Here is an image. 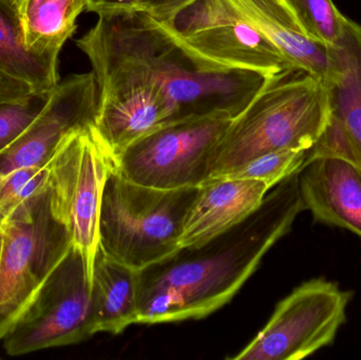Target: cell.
Wrapping results in <instances>:
<instances>
[{
  "label": "cell",
  "instance_id": "obj_13",
  "mask_svg": "<svg viewBox=\"0 0 361 360\" xmlns=\"http://www.w3.org/2000/svg\"><path fill=\"white\" fill-rule=\"evenodd\" d=\"M305 211L315 223L350 230L361 238V168L334 156L309 159L298 173Z\"/></svg>",
  "mask_w": 361,
  "mask_h": 360
},
{
  "label": "cell",
  "instance_id": "obj_21",
  "mask_svg": "<svg viewBox=\"0 0 361 360\" xmlns=\"http://www.w3.org/2000/svg\"><path fill=\"white\" fill-rule=\"evenodd\" d=\"M48 163L19 169L0 179V219L47 187Z\"/></svg>",
  "mask_w": 361,
  "mask_h": 360
},
{
  "label": "cell",
  "instance_id": "obj_17",
  "mask_svg": "<svg viewBox=\"0 0 361 360\" xmlns=\"http://www.w3.org/2000/svg\"><path fill=\"white\" fill-rule=\"evenodd\" d=\"M59 53H42L25 44L15 0H0V70L27 82L36 93L59 85Z\"/></svg>",
  "mask_w": 361,
  "mask_h": 360
},
{
  "label": "cell",
  "instance_id": "obj_20",
  "mask_svg": "<svg viewBox=\"0 0 361 360\" xmlns=\"http://www.w3.org/2000/svg\"><path fill=\"white\" fill-rule=\"evenodd\" d=\"M309 152L310 150L305 149L267 152L252 159L224 178L258 180L271 190L290 175L299 173L307 162Z\"/></svg>",
  "mask_w": 361,
  "mask_h": 360
},
{
  "label": "cell",
  "instance_id": "obj_5",
  "mask_svg": "<svg viewBox=\"0 0 361 360\" xmlns=\"http://www.w3.org/2000/svg\"><path fill=\"white\" fill-rule=\"evenodd\" d=\"M0 235L2 342L73 245L51 213L47 187L0 219Z\"/></svg>",
  "mask_w": 361,
  "mask_h": 360
},
{
  "label": "cell",
  "instance_id": "obj_4",
  "mask_svg": "<svg viewBox=\"0 0 361 360\" xmlns=\"http://www.w3.org/2000/svg\"><path fill=\"white\" fill-rule=\"evenodd\" d=\"M199 190L148 187L112 165L102 197L99 249L137 271L165 259L180 249L183 224Z\"/></svg>",
  "mask_w": 361,
  "mask_h": 360
},
{
  "label": "cell",
  "instance_id": "obj_14",
  "mask_svg": "<svg viewBox=\"0 0 361 360\" xmlns=\"http://www.w3.org/2000/svg\"><path fill=\"white\" fill-rule=\"evenodd\" d=\"M271 188L258 180L221 178L200 186L183 224L180 247L203 244L247 219Z\"/></svg>",
  "mask_w": 361,
  "mask_h": 360
},
{
  "label": "cell",
  "instance_id": "obj_10",
  "mask_svg": "<svg viewBox=\"0 0 361 360\" xmlns=\"http://www.w3.org/2000/svg\"><path fill=\"white\" fill-rule=\"evenodd\" d=\"M162 23L189 50L216 65L269 76L299 70L231 0H195Z\"/></svg>",
  "mask_w": 361,
  "mask_h": 360
},
{
  "label": "cell",
  "instance_id": "obj_22",
  "mask_svg": "<svg viewBox=\"0 0 361 360\" xmlns=\"http://www.w3.org/2000/svg\"><path fill=\"white\" fill-rule=\"evenodd\" d=\"M49 93H35L27 99L0 105V150L12 144L37 118Z\"/></svg>",
  "mask_w": 361,
  "mask_h": 360
},
{
  "label": "cell",
  "instance_id": "obj_2",
  "mask_svg": "<svg viewBox=\"0 0 361 360\" xmlns=\"http://www.w3.org/2000/svg\"><path fill=\"white\" fill-rule=\"evenodd\" d=\"M303 211L297 173L235 228L139 271L137 323L202 319L228 304Z\"/></svg>",
  "mask_w": 361,
  "mask_h": 360
},
{
  "label": "cell",
  "instance_id": "obj_3",
  "mask_svg": "<svg viewBox=\"0 0 361 360\" xmlns=\"http://www.w3.org/2000/svg\"><path fill=\"white\" fill-rule=\"evenodd\" d=\"M329 120L330 93L324 80L303 70L271 78L231 120L212 154L208 181L226 177L267 152L311 149Z\"/></svg>",
  "mask_w": 361,
  "mask_h": 360
},
{
  "label": "cell",
  "instance_id": "obj_12",
  "mask_svg": "<svg viewBox=\"0 0 361 360\" xmlns=\"http://www.w3.org/2000/svg\"><path fill=\"white\" fill-rule=\"evenodd\" d=\"M337 69L326 84L330 120L309 159L334 156L361 168V25L348 18L336 46Z\"/></svg>",
  "mask_w": 361,
  "mask_h": 360
},
{
  "label": "cell",
  "instance_id": "obj_11",
  "mask_svg": "<svg viewBox=\"0 0 361 360\" xmlns=\"http://www.w3.org/2000/svg\"><path fill=\"white\" fill-rule=\"evenodd\" d=\"M97 109L99 92L92 72L59 82L37 118L0 150V179L21 168L47 164L63 137L95 124Z\"/></svg>",
  "mask_w": 361,
  "mask_h": 360
},
{
  "label": "cell",
  "instance_id": "obj_15",
  "mask_svg": "<svg viewBox=\"0 0 361 360\" xmlns=\"http://www.w3.org/2000/svg\"><path fill=\"white\" fill-rule=\"evenodd\" d=\"M244 17L275 44L295 69L324 80L336 71V46L307 37L288 0H231Z\"/></svg>",
  "mask_w": 361,
  "mask_h": 360
},
{
  "label": "cell",
  "instance_id": "obj_18",
  "mask_svg": "<svg viewBox=\"0 0 361 360\" xmlns=\"http://www.w3.org/2000/svg\"><path fill=\"white\" fill-rule=\"evenodd\" d=\"M25 44L42 53H61L76 31L84 0H15Z\"/></svg>",
  "mask_w": 361,
  "mask_h": 360
},
{
  "label": "cell",
  "instance_id": "obj_16",
  "mask_svg": "<svg viewBox=\"0 0 361 360\" xmlns=\"http://www.w3.org/2000/svg\"><path fill=\"white\" fill-rule=\"evenodd\" d=\"M91 304L95 334L114 335L139 321V271L97 249L91 279Z\"/></svg>",
  "mask_w": 361,
  "mask_h": 360
},
{
  "label": "cell",
  "instance_id": "obj_23",
  "mask_svg": "<svg viewBox=\"0 0 361 360\" xmlns=\"http://www.w3.org/2000/svg\"><path fill=\"white\" fill-rule=\"evenodd\" d=\"M35 93L27 82L0 70V105L21 101Z\"/></svg>",
  "mask_w": 361,
  "mask_h": 360
},
{
  "label": "cell",
  "instance_id": "obj_7",
  "mask_svg": "<svg viewBox=\"0 0 361 360\" xmlns=\"http://www.w3.org/2000/svg\"><path fill=\"white\" fill-rule=\"evenodd\" d=\"M233 118L171 123L144 135L114 159L123 177L158 190L197 187L209 180L212 154Z\"/></svg>",
  "mask_w": 361,
  "mask_h": 360
},
{
  "label": "cell",
  "instance_id": "obj_25",
  "mask_svg": "<svg viewBox=\"0 0 361 360\" xmlns=\"http://www.w3.org/2000/svg\"><path fill=\"white\" fill-rule=\"evenodd\" d=\"M85 11L95 14L130 12L140 10L141 0H84Z\"/></svg>",
  "mask_w": 361,
  "mask_h": 360
},
{
  "label": "cell",
  "instance_id": "obj_1",
  "mask_svg": "<svg viewBox=\"0 0 361 360\" xmlns=\"http://www.w3.org/2000/svg\"><path fill=\"white\" fill-rule=\"evenodd\" d=\"M97 16L76 46L92 67L99 92L94 126L114 158L171 123L233 120L276 77L202 58L144 11Z\"/></svg>",
  "mask_w": 361,
  "mask_h": 360
},
{
  "label": "cell",
  "instance_id": "obj_19",
  "mask_svg": "<svg viewBox=\"0 0 361 360\" xmlns=\"http://www.w3.org/2000/svg\"><path fill=\"white\" fill-rule=\"evenodd\" d=\"M294 8L307 37L314 42L337 46L345 32L348 17L333 0H288Z\"/></svg>",
  "mask_w": 361,
  "mask_h": 360
},
{
  "label": "cell",
  "instance_id": "obj_24",
  "mask_svg": "<svg viewBox=\"0 0 361 360\" xmlns=\"http://www.w3.org/2000/svg\"><path fill=\"white\" fill-rule=\"evenodd\" d=\"M195 0H141L140 10L160 21H166Z\"/></svg>",
  "mask_w": 361,
  "mask_h": 360
},
{
  "label": "cell",
  "instance_id": "obj_26",
  "mask_svg": "<svg viewBox=\"0 0 361 360\" xmlns=\"http://www.w3.org/2000/svg\"><path fill=\"white\" fill-rule=\"evenodd\" d=\"M0 249H1V235H0Z\"/></svg>",
  "mask_w": 361,
  "mask_h": 360
},
{
  "label": "cell",
  "instance_id": "obj_9",
  "mask_svg": "<svg viewBox=\"0 0 361 360\" xmlns=\"http://www.w3.org/2000/svg\"><path fill=\"white\" fill-rule=\"evenodd\" d=\"M94 334L90 272L72 247L2 342L6 354L20 356L78 344Z\"/></svg>",
  "mask_w": 361,
  "mask_h": 360
},
{
  "label": "cell",
  "instance_id": "obj_8",
  "mask_svg": "<svg viewBox=\"0 0 361 360\" xmlns=\"http://www.w3.org/2000/svg\"><path fill=\"white\" fill-rule=\"evenodd\" d=\"M352 291L314 278L297 287L276 306L269 323L233 360H300L335 342L347 321Z\"/></svg>",
  "mask_w": 361,
  "mask_h": 360
},
{
  "label": "cell",
  "instance_id": "obj_6",
  "mask_svg": "<svg viewBox=\"0 0 361 360\" xmlns=\"http://www.w3.org/2000/svg\"><path fill=\"white\" fill-rule=\"evenodd\" d=\"M112 165L114 158L94 125L63 137L48 163L51 213L84 256L91 279L99 249L102 197Z\"/></svg>",
  "mask_w": 361,
  "mask_h": 360
}]
</instances>
